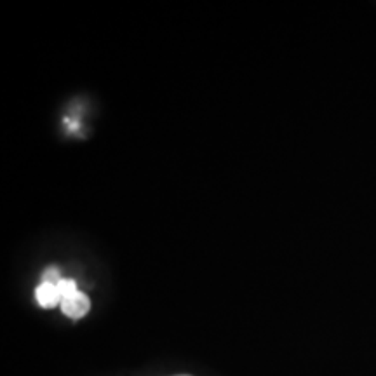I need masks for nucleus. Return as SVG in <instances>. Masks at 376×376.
Listing matches in <instances>:
<instances>
[{
	"label": "nucleus",
	"instance_id": "obj_1",
	"mask_svg": "<svg viewBox=\"0 0 376 376\" xmlns=\"http://www.w3.org/2000/svg\"><path fill=\"white\" fill-rule=\"evenodd\" d=\"M89 308H91V301H89L88 296L81 291L73 293V295H70L68 298H65L61 301L63 314L68 315L70 319L84 317L89 312Z\"/></svg>",
	"mask_w": 376,
	"mask_h": 376
},
{
	"label": "nucleus",
	"instance_id": "obj_2",
	"mask_svg": "<svg viewBox=\"0 0 376 376\" xmlns=\"http://www.w3.org/2000/svg\"><path fill=\"white\" fill-rule=\"evenodd\" d=\"M35 298L39 305L44 308H52L56 305H61V295H59L58 286L52 282H41V286L37 288Z\"/></svg>",
	"mask_w": 376,
	"mask_h": 376
},
{
	"label": "nucleus",
	"instance_id": "obj_3",
	"mask_svg": "<svg viewBox=\"0 0 376 376\" xmlns=\"http://www.w3.org/2000/svg\"><path fill=\"white\" fill-rule=\"evenodd\" d=\"M56 286H58L59 295H61V301L65 298H68L70 295H73V293L79 291V289H77V282L72 281V279H65V277H63L61 281H59Z\"/></svg>",
	"mask_w": 376,
	"mask_h": 376
},
{
	"label": "nucleus",
	"instance_id": "obj_4",
	"mask_svg": "<svg viewBox=\"0 0 376 376\" xmlns=\"http://www.w3.org/2000/svg\"><path fill=\"white\" fill-rule=\"evenodd\" d=\"M61 274H59L58 268H48L42 275V282H52V284H58L61 281Z\"/></svg>",
	"mask_w": 376,
	"mask_h": 376
}]
</instances>
